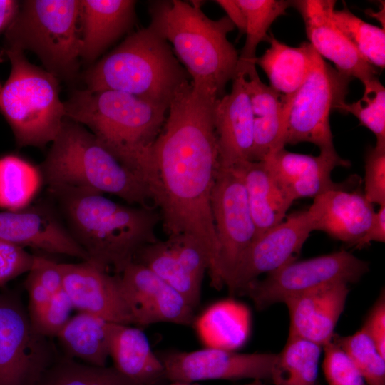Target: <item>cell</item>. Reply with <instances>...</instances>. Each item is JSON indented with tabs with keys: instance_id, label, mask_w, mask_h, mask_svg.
<instances>
[{
	"instance_id": "11",
	"label": "cell",
	"mask_w": 385,
	"mask_h": 385,
	"mask_svg": "<svg viewBox=\"0 0 385 385\" xmlns=\"http://www.w3.org/2000/svg\"><path fill=\"white\" fill-rule=\"evenodd\" d=\"M58 355L34 330L20 297L0 290V385H37Z\"/></svg>"
},
{
	"instance_id": "42",
	"label": "cell",
	"mask_w": 385,
	"mask_h": 385,
	"mask_svg": "<svg viewBox=\"0 0 385 385\" xmlns=\"http://www.w3.org/2000/svg\"><path fill=\"white\" fill-rule=\"evenodd\" d=\"M34 255L24 248L0 240V289L9 282L28 272Z\"/></svg>"
},
{
	"instance_id": "31",
	"label": "cell",
	"mask_w": 385,
	"mask_h": 385,
	"mask_svg": "<svg viewBox=\"0 0 385 385\" xmlns=\"http://www.w3.org/2000/svg\"><path fill=\"white\" fill-rule=\"evenodd\" d=\"M245 19L246 39L238 58L236 73L246 76L256 67V50L262 41H268L267 31L272 24L292 6V1L236 0Z\"/></svg>"
},
{
	"instance_id": "10",
	"label": "cell",
	"mask_w": 385,
	"mask_h": 385,
	"mask_svg": "<svg viewBox=\"0 0 385 385\" xmlns=\"http://www.w3.org/2000/svg\"><path fill=\"white\" fill-rule=\"evenodd\" d=\"M369 270L366 261L346 250L293 261L250 283L240 293L258 310L335 284L356 283Z\"/></svg>"
},
{
	"instance_id": "27",
	"label": "cell",
	"mask_w": 385,
	"mask_h": 385,
	"mask_svg": "<svg viewBox=\"0 0 385 385\" xmlns=\"http://www.w3.org/2000/svg\"><path fill=\"white\" fill-rule=\"evenodd\" d=\"M234 167L242 178L256 238L282 222L292 202L263 161H246Z\"/></svg>"
},
{
	"instance_id": "47",
	"label": "cell",
	"mask_w": 385,
	"mask_h": 385,
	"mask_svg": "<svg viewBox=\"0 0 385 385\" xmlns=\"http://www.w3.org/2000/svg\"><path fill=\"white\" fill-rule=\"evenodd\" d=\"M167 385H197V384H193L192 383H188V382H183V381H170V383Z\"/></svg>"
},
{
	"instance_id": "25",
	"label": "cell",
	"mask_w": 385,
	"mask_h": 385,
	"mask_svg": "<svg viewBox=\"0 0 385 385\" xmlns=\"http://www.w3.org/2000/svg\"><path fill=\"white\" fill-rule=\"evenodd\" d=\"M244 86L253 114L252 161H261L277 150L285 148V99L260 80L256 67L247 73Z\"/></svg>"
},
{
	"instance_id": "40",
	"label": "cell",
	"mask_w": 385,
	"mask_h": 385,
	"mask_svg": "<svg viewBox=\"0 0 385 385\" xmlns=\"http://www.w3.org/2000/svg\"><path fill=\"white\" fill-rule=\"evenodd\" d=\"M322 369L327 385H367L349 356L332 340L322 346Z\"/></svg>"
},
{
	"instance_id": "18",
	"label": "cell",
	"mask_w": 385,
	"mask_h": 385,
	"mask_svg": "<svg viewBox=\"0 0 385 385\" xmlns=\"http://www.w3.org/2000/svg\"><path fill=\"white\" fill-rule=\"evenodd\" d=\"M291 202L314 197L335 189L351 190L356 179L335 183L331 175L339 166L349 167L350 161L341 158L335 150H322L317 156L290 152L282 148L263 160Z\"/></svg>"
},
{
	"instance_id": "37",
	"label": "cell",
	"mask_w": 385,
	"mask_h": 385,
	"mask_svg": "<svg viewBox=\"0 0 385 385\" xmlns=\"http://www.w3.org/2000/svg\"><path fill=\"white\" fill-rule=\"evenodd\" d=\"M364 91L357 101L339 105L337 111L351 113L376 136V146H385V88L377 77L363 83Z\"/></svg>"
},
{
	"instance_id": "39",
	"label": "cell",
	"mask_w": 385,
	"mask_h": 385,
	"mask_svg": "<svg viewBox=\"0 0 385 385\" xmlns=\"http://www.w3.org/2000/svg\"><path fill=\"white\" fill-rule=\"evenodd\" d=\"M73 309L71 299L63 289L41 307L29 313V316L34 330L50 338L57 336L71 319Z\"/></svg>"
},
{
	"instance_id": "12",
	"label": "cell",
	"mask_w": 385,
	"mask_h": 385,
	"mask_svg": "<svg viewBox=\"0 0 385 385\" xmlns=\"http://www.w3.org/2000/svg\"><path fill=\"white\" fill-rule=\"evenodd\" d=\"M211 210L218 242L215 288L226 286L240 259L256 236L246 190L235 167H219L211 193Z\"/></svg>"
},
{
	"instance_id": "6",
	"label": "cell",
	"mask_w": 385,
	"mask_h": 385,
	"mask_svg": "<svg viewBox=\"0 0 385 385\" xmlns=\"http://www.w3.org/2000/svg\"><path fill=\"white\" fill-rule=\"evenodd\" d=\"M190 77L150 26L130 34L85 74L91 91H118L169 107Z\"/></svg>"
},
{
	"instance_id": "15",
	"label": "cell",
	"mask_w": 385,
	"mask_h": 385,
	"mask_svg": "<svg viewBox=\"0 0 385 385\" xmlns=\"http://www.w3.org/2000/svg\"><path fill=\"white\" fill-rule=\"evenodd\" d=\"M210 259L195 239L177 235L144 245L135 253L133 261L155 273L195 309L200 302L202 283L210 266Z\"/></svg>"
},
{
	"instance_id": "9",
	"label": "cell",
	"mask_w": 385,
	"mask_h": 385,
	"mask_svg": "<svg viewBox=\"0 0 385 385\" xmlns=\"http://www.w3.org/2000/svg\"><path fill=\"white\" fill-rule=\"evenodd\" d=\"M351 80L330 66L316 51L305 80L285 99L284 145L308 142L320 151L335 150L329 115L345 102Z\"/></svg>"
},
{
	"instance_id": "17",
	"label": "cell",
	"mask_w": 385,
	"mask_h": 385,
	"mask_svg": "<svg viewBox=\"0 0 385 385\" xmlns=\"http://www.w3.org/2000/svg\"><path fill=\"white\" fill-rule=\"evenodd\" d=\"M63 290L74 309L106 322L131 325L133 319L123 297L118 274L111 275L89 261L60 263Z\"/></svg>"
},
{
	"instance_id": "26",
	"label": "cell",
	"mask_w": 385,
	"mask_h": 385,
	"mask_svg": "<svg viewBox=\"0 0 385 385\" xmlns=\"http://www.w3.org/2000/svg\"><path fill=\"white\" fill-rule=\"evenodd\" d=\"M109 357L117 371L139 385H163L167 381L163 364L140 328L111 323Z\"/></svg>"
},
{
	"instance_id": "8",
	"label": "cell",
	"mask_w": 385,
	"mask_h": 385,
	"mask_svg": "<svg viewBox=\"0 0 385 385\" xmlns=\"http://www.w3.org/2000/svg\"><path fill=\"white\" fill-rule=\"evenodd\" d=\"M11 69L0 93V111L19 147H43L52 143L66 119L58 79L38 67L23 51L4 49Z\"/></svg>"
},
{
	"instance_id": "48",
	"label": "cell",
	"mask_w": 385,
	"mask_h": 385,
	"mask_svg": "<svg viewBox=\"0 0 385 385\" xmlns=\"http://www.w3.org/2000/svg\"><path fill=\"white\" fill-rule=\"evenodd\" d=\"M248 385H262L259 382V381H257L256 382H254L252 384H248Z\"/></svg>"
},
{
	"instance_id": "32",
	"label": "cell",
	"mask_w": 385,
	"mask_h": 385,
	"mask_svg": "<svg viewBox=\"0 0 385 385\" xmlns=\"http://www.w3.org/2000/svg\"><path fill=\"white\" fill-rule=\"evenodd\" d=\"M322 348L310 341L289 337L277 354L270 380L274 385H317Z\"/></svg>"
},
{
	"instance_id": "35",
	"label": "cell",
	"mask_w": 385,
	"mask_h": 385,
	"mask_svg": "<svg viewBox=\"0 0 385 385\" xmlns=\"http://www.w3.org/2000/svg\"><path fill=\"white\" fill-rule=\"evenodd\" d=\"M332 19L339 30L369 63L374 67L384 68V29L365 22L346 6L340 10L334 9Z\"/></svg>"
},
{
	"instance_id": "43",
	"label": "cell",
	"mask_w": 385,
	"mask_h": 385,
	"mask_svg": "<svg viewBox=\"0 0 385 385\" xmlns=\"http://www.w3.org/2000/svg\"><path fill=\"white\" fill-rule=\"evenodd\" d=\"M362 327L373 341L380 354L385 358V299L384 292L373 306Z\"/></svg>"
},
{
	"instance_id": "3",
	"label": "cell",
	"mask_w": 385,
	"mask_h": 385,
	"mask_svg": "<svg viewBox=\"0 0 385 385\" xmlns=\"http://www.w3.org/2000/svg\"><path fill=\"white\" fill-rule=\"evenodd\" d=\"M40 170L51 192L109 193L131 205L155 207L143 178L119 161L91 132L67 118Z\"/></svg>"
},
{
	"instance_id": "36",
	"label": "cell",
	"mask_w": 385,
	"mask_h": 385,
	"mask_svg": "<svg viewBox=\"0 0 385 385\" xmlns=\"http://www.w3.org/2000/svg\"><path fill=\"white\" fill-rule=\"evenodd\" d=\"M332 340L349 356L367 385H385V358L363 327L352 335L334 334Z\"/></svg>"
},
{
	"instance_id": "29",
	"label": "cell",
	"mask_w": 385,
	"mask_h": 385,
	"mask_svg": "<svg viewBox=\"0 0 385 385\" xmlns=\"http://www.w3.org/2000/svg\"><path fill=\"white\" fill-rule=\"evenodd\" d=\"M270 48L255 64L267 74L270 87L284 99L290 97L299 88L308 75L316 50L310 43L303 42L298 47H292L278 41L272 34L268 38Z\"/></svg>"
},
{
	"instance_id": "19",
	"label": "cell",
	"mask_w": 385,
	"mask_h": 385,
	"mask_svg": "<svg viewBox=\"0 0 385 385\" xmlns=\"http://www.w3.org/2000/svg\"><path fill=\"white\" fill-rule=\"evenodd\" d=\"M0 240L22 248L88 260L54 210L42 204L0 212Z\"/></svg>"
},
{
	"instance_id": "2",
	"label": "cell",
	"mask_w": 385,
	"mask_h": 385,
	"mask_svg": "<svg viewBox=\"0 0 385 385\" xmlns=\"http://www.w3.org/2000/svg\"><path fill=\"white\" fill-rule=\"evenodd\" d=\"M66 227L91 263L120 273L144 245L155 242L161 217L155 207L120 204L103 195L66 190L51 192Z\"/></svg>"
},
{
	"instance_id": "41",
	"label": "cell",
	"mask_w": 385,
	"mask_h": 385,
	"mask_svg": "<svg viewBox=\"0 0 385 385\" xmlns=\"http://www.w3.org/2000/svg\"><path fill=\"white\" fill-rule=\"evenodd\" d=\"M363 193L371 204L385 205V146L375 145L366 152Z\"/></svg>"
},
{
	"instance_id": "46",
	"label": "cell",
	"mask_w": 385,
	"mask_h": 385,
	"mask_svg": "<svg viewBox=\"0 0 385 385\" xmlns=\"http://www.w3.org/2000/svg\"><path fill=\"white\" fill-rule=\"evenodd\" d=\"M20 3L13 0H0V33L5 31L14 19Z\"/></svg>"
},
{
	"instance_id": "23",
	"label": "cell",
	"mask_w": 385,
	"mask_h": 385,
	"mask_svg": "<svg viewBox=\"0 0 385 385\" xmlns=\"http://www.w3.org/2000/svg\"><path fill=\"white\" fill-rule=\"evenodd\" d=\"M349 292L347 284L324 287L284 301L289 313V337L321 346L332 341Z\"/></svg>"
},
{
	"instance_id": "34",
	"label": "cell",
	"mask_w": 385,
	"mask_h": 385,
	"mask_svg": "<svg viewBox=\"0 0 385 385\" xmlns=\"http://www.w3.org/2000/svg\"><path fill=\"white\" fill-rule=\"evenodd\" d=\"M37 385H139L113 366H96L58 355Z\"/></svg>"
},
{
	"instance_id": "1",
	"label": "cell",
	"mask_w": 385,
	"mask_h": 385,
	"mask_svg": "<svg viewBox=\"0 0 385 385\" xmlns=\"http://www.w3.org/2000/svg\"><path fill=\"white\" fill-rule=\"evenodd\" d=\"M217 98L208 86L184 85L169 105L142 173L168 236H190L207 252L211 284L217 278L219 251L211 210L220 167L213 118Z\"/></svg>"
},
{
	"instance_id": "22",
	"label": "cell",
	"mask_w": 385,
	"mask_h": 385,
	"mask_svg": "<svg viewBox=\"0 0 385 385\" xmlns=\"http://www.w3.org/2000/svg\"><path fill=\"white\" fill-rule=\"evenodd\" d=\"M307 210L314 231L351 246L364 235L375 213L363 192L349 189L332 190L314 197Z\"/></svg>"
},
{
	"instance_id": "14",
	"label": "cell",
	"mask_w": 385,
	"mask_h": 385,
	"mask_svg": "<svg viewBox=\"0 0 385 385\" xmlns=\"http://www.w3.org/2000/svg\"><path fill=\"white\" fill-rule=\"evenodd\" d=\"M168 381L270 379L277 354H241L208 349L170 351L158 356Z\"/></svg>"
},
{
	"instance_id": "21",
	"label": "cell",
	"mask_w": 385,
	"mask_h": 385,
	"mask_svg": "<svg viewBox=\"0 0 385 385\" xmlns=\"http://www.w3.org/2000/svg\"><path fill=\"white\" fill-rule=\"evenodd\" d=\"M245 78L242 73H236L230 93L215 103L213 118L220 167L231 168L252 161L253 114L244 86Z\"/></svg>"
},
{
	"instance_id": "5",
	"label": "cell",
	"mask_w": 385,
	"mask_h": 385,
	"mask_svg": "<svg viewBox=\"0 0 385 385\" xmlns=\"http://www.w3.org/2000/svg\"><path fill=\"white\" fill-rule=\"evenodd\" d=\"M180 0L149 3L150 26L168 43L194 84L212 88L220 98L235 76L239 54L228 41L235 25L227 16L208 18L199 1Z\"/></svg>"
},
{
	"instance_id": "4",
	"label": "cell",
	"mask_w": 385,
	"mask_h": 385,
	"mask_svg": "<svg viewBox=\"0 0 385 385\" xmlns=\"http://www.w3.org/2000/svg\"><path fill=\"white\" fill-rule=\"evenodd\" d=\"M66 116L90 129L123 165L141 177L168 108L118 91L77 90Z\"/></svg>"
},
{
	"instance_id": "24",
	"label": "cell",
	"mask_w": 385,
	"mask_h": 385,
	"mask_svg": "<svg viewBox=\"0 0 385 385\" xmlns=\"http://www.w3.org/2000/svg\"><path fill=\"white\" fill-rule=\"evenodd\" d=\"M132 0H80V58L95 61L135 22Z\"/></svg>"
},
{
	"instance_id": "33",
	"label": "cell",
	"mask_w": 385,
	"mask_h": 385,
	"mask_svg": "<svg viewBox=\"0 0 385 385\" xmlns=\"http://www.w3.org/2000/svg\"><path fill=\"white\" fill-rule=\"evenodd\" d=\"M43 181L40 168L26 160L8 155L0 158V207L24 209L36 197Z\"/></svg>"
},
{
	"instance_id": "49",
	"label": "cell",
	"mask_w": 385,
	"mask_h": 385,
	"mask_svg": "<svg viewBox=\"0 0 385 385\" xmlns=\"http://www.w3.org/2000/svg\"><path fill=\"white\" fill-rule=\"evenodd\" d=\"M1 86H0V93H1Z\"/></svg>"
},
{
	"instance_id": "45",
	"label": "cell",
	"mask_w": 385,
	"mask_h": 385,
	"mask_svg": "<svg viewBox=\"0 0 385 385\" xmlns=\"http://www.w3.org/2000/svg\"><path fill=\"white\" fill-rule=\"evenodd\" d=\"M215 2L225 10L227 16L231 20L235 26H237L240 32L245 33V16L236 0H217Z\"/></svg>"
},
{
	"instance_id": "28",
	"label": "cell",
	"mask_w": 385,
	"mask_h": 385,
	"mask_svg": "<svg viewBox=\"0 0 385 385\" xmlns=\"http://www.w3.org/2000/svg\"><path fill=\"white\" fill-rule=\"evenodd\" d=\"M251 324L248 307L232 299L213 303L193 322L205 348L226 351H235L247 342Z\"/></svg>"
},
{
	"instance_id": "13",
	"label": "cell",
	"mask_w": 385,
	"mask_h": 385,
	"mask_svg": "<svg viewBox=\"0 0 385 385\" xmlns=\"http://www.w3.org/2000/svg\"><path fill=\"white\" fill-rule=\"evenodd\" d=\"M314 231L309 211L294 212L256 237L245 251L226 287L240 294L250 283L297 260L303 245Z\"/></svg>"
},
{
	"instance_id": "16",
	"label": "cell",
	"mask_w": 385,
	"mask_h": 385,
	"mask_svg": "<svg viewBox=\"0 0 385 385\" xmlns=\"http://www.w3.org/2000/svg\"><path fill=\"white\" fill-rule=\"evenodd\" d=\"M118 275L135 327L141 329L159 322L193 324L195 309L146 267L133 261Z\"/></svg>"
},
{
	"instance_id": "30",
	"label": "cell",
	"mask_w": 385,
	"mask_h": 385,
	"mask_svg": "<svg viewBox=\"0 0 385 385\" xmlns=\"http://www.w3.org/2000/svg\"><path fill=\"white\" fill-rule=\"evenodd\" d=\"M111 322L89 313L72 316L56 337L63 355L83 363L106 366L109 358Z\"/></svg>"
},
{
	"instance_id": "44",
	"label": "cell",
	"mask_w": 385,
	"mask_h": 385,
	"mask_svg": "<svg viewBox=\"0 0 385 385\" xmlns=\"http://www.w3.org/2000/svg\"><path fill=\"white\" fill-rule=\"evenodd\" d=\"M371 242H385V205H381L375 212L367 230L354 246L359 250Z\"/></svg>"
},
{
	"instance_id": "20",
	"label": "cell",
	"mask_w": 385,
	"mask_h": 385,
	"mask_svg": "<svg viewBox=\"0 0 385 385\" xmlns=\"http://www.w3.org/2000/svg\"><path fill=\"white\" fill-rule=\"evenodd\" d=\"M334 0L292 1L301 14L309 43L322 56L331 61L341 74L362 83L376 77L375 68L356 51L334 24Z\"/></svg>"
},
{
	"instance_id": "7",
	"label": "cell",
	"mask_w": 385,
	"mask_h": 385,
	"mask_svg": "<svg viewBox=\"0 0 385 385\" xmlns=\"http://www.w3.org/2000/svg\"><path fill=\"white\" fill-rule=\"evenodd\" d=\"M80 0H27L5 31V49L30 51L58 79L77 77Z\"/></svg>"
},
{
	"instance_id": "38",
	"label": "cell",
	"mask_w": 385,
	"mask_h": 385,
	"mask_svg": "<svg viewBox=\"0 0 385 385\" xmlns=\"http://www.w3.org/2000/svg\"><path fill=\"white\" fill-rule=\"evenodd\" d=\"M24 287L29 297L28 313H31L46 304L63 289L60 263L34 255Z\"/></svg>"
}]
</instances>
